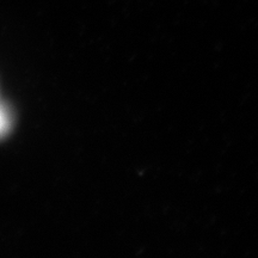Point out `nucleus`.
<instances>
[{"mask_svg":"<svg viewBox=\"0 0 258 258\" xmlns=\"http://www.w3.org/2000/svg\"><path fill=\"white\" fill-rule=\"evenodd\" d=\"M10 125H11V120H10L9 111L4 105L0 104V137L8 133Z\"/></svg>","mask_w":258,"mask_h":258,"instance_id":"obj_1","label":"nucleus"}]
</instances>
